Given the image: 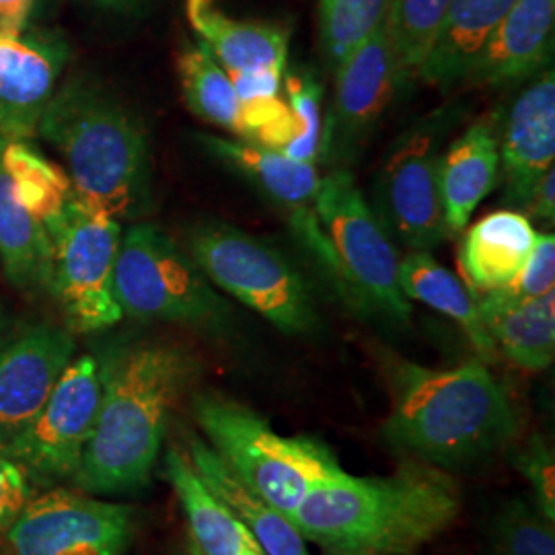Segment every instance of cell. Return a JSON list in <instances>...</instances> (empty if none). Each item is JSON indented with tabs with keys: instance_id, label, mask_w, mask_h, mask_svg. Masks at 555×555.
Wrapping results in <instances>:
<instances>
[{
	"instance_id": "cell-1",
	"label": "cell",
	"mask_w": 555,
	"mask_h": 555,
	"mask_svg": "<svg viewBox=\"0 0 555 555\" xmlns=\"http://www.w3.org/2000/svg\"><path fill=\"white\" fill-rule=\"evenodd\" d=\"M100 373V412L73 481L93 494L132 492L149 483L169 420L199 377L198 358L142 341L114 350Z\"/></svg>"
},
{
	"instance_id": "cell-2",
	"label": "cell",
	"mask_w": 555,
	"mask_h": 555,
	"mask_svg": "<svg viewBox=\"0 0 555 555\" xmlns=\"http://www.w3.org/2000/svg\"><path fill=\"white\" fill-rule=\"evenodd\" d=\"M461 511L455 479L424 461L393 474H350L311 490L291 515L305 541L337 555H412L444 533Z\"/></svg>"
},
{
	"instance_id": "cell-3",
	"label": "cell",
	"mask_w": 555,
	"mask_h": 555,
	"mask_svg": "<svg viewBox=\"0 0 555 555\" xmlns=\"http://www.w3.org/2000/svg\"><path fill=\"white\" fill-rule=\"evenodd\" d=\"M387 373L391 414L383 437L397 451L447 472L515 440V408L481 360L437 371L393 358Z\"/></svg>"
},
{
	"instance_id": "cell-4",
	"label": "cell",
	"mask_w": 555,
	"mask_h": 555,
	"mask_svg": "<svg viewBox=\"0 0 555 555\" xmlns=\"http://www.w3.org/2000/svg\"><path fill=\"white\" fill-rule=\"evenodd\" d=\"M38 137L66 165L77 198L114 219L139 217L151 190V153L144 128L112 93L73 80L54 93Z\"/></svg>"
},
{
	"instance_id": "cell-5",
	"label": "cell",
	"mask_w": 555,
	"mask_h": 555,
	"mask_svg": "<svg viewBox=\"0 0 555 555\" xmlns=\"http://www.w3.org/2000/svg\"><path fill=\"white\" fill-rule=\"evenodd\" d=\"M194 417L224 465L278 513L288 516L325 481L344 476L315 438L284 437L251 408L220 393H196Z\"/></svg>"
},
{
	"instance_id": "cell-6",
	"label": "cell",
	"mask_w": 555,
	"mask_h": 555,
	"mask_svg": "<svg viewBox=\"0 0 555 555\" xmlns=\"http://www.w3.org/2000/svg\"><path fill=\"white\" fill-rule=\"evenodd\" d=\"M318 241L313 251L354 309L408 323L412 300L399 286V254L393 237L366 202L357 179L334 169L319 181L313 199Z\"/></svg>"
},
{
	"instance_id": "cell-7",
	"label": "cell",
	"mask_w": 555,
	"mask_h": 555,
	"mask_svg": "<svg viewBox=\"0 0 555 555\" xmlns=\"http://www.w3.org/2000/svg\"><path fill=\"white\" fill-rule=\"evenodd\" d=\"M188 254L210 284L270 321L282 334L318 327L309 284L276 247L224 222H202L188 235Z\"/></svg>"
},
{
	"instance_id": "cell-8",
	"label": "cell",
	"mask_w": 555,
	"mask_h": 555,
	"mask_svg": "<svg viewBox=\"0 0 555 555\" xmlns=\"http://www.w3.org/2000/svg\"><path fill=\"white\" fill-rule=\"evenodd\" d=\"M114 293L124 315L219 327L227 305L194 258L153 224H132L119 241Z\"/></svg>"
},
{
	"instance_id": "cell-9",
	"label": "cell",
	"mask_w": 555,
	"mask_h": 555,
	"mask_svg": "<svg viewBox=\"0 0 555 555\" xmlns=\"http://www.w3.org/2000/svg\"><path fill=\"white\" fill-rule=\"evenodd\" d=\"M121 233L118 219L79 198L48 231L52 241L48 293L56 298L70 332L93 334L124 318L114 293Z\"/></svg>"
},
{
	"instance_id": "cell-10",
	"label": "cell",
	"mask_w": 555,
	"mask_h": 555,
	"mask_svg": "<svg viewBox=\"0 0 555 555\" xmlns=\"http://www.w3.org/2000/svg\"><path fill=\"white\" fill-rule=\"evenodd\" d=\"M100 362L73 358L52 393L17 437L0 444L36 486L75 479L100 412Z\"/></svg>"
},
{
	"instance_id": "cell-11",
	"label": "cell",
	"mask_w": 555,
	"mask_h": 555,
	"mask_svg": "<svg viewBox=\"0 0 555 555\" xmlns=\"http://www.w3.org/2000/svg\"><path fill=\"white\" fill-rule=\"evenodd\" d=\"M15 555H121L132 537L128 506L52 490L31 498L7 529Z\"/></svg>"
},
{
	"instance_id": "cell-12",
	"label": "cell",
	"mask_w": 555,
	"mask_h": 555,
	"mask_svg": "<svg viewBox=\"0 0 555 555\" xmlns=\"http://www.w3.org/2000/svg\"><path fill=\"white\" fill-rule=\"evenodd\" d=\"M336 91L319 157L327 165L350 163L375 132L401 82L385 23L352 48L336 66Z\"/></svg>"
},
{
	"instance_id": "cell-13",
	"label": "cell",
	"mask_w": 555,
	"mask_h": 555,
	"mask_svg": "<svg viewBox=\"0 0 555 555\" xmlns=\"http://www.w3.org/2000/svg\"><path fill=\"white\" fill-rule=\"evenodd\" d=\"M378 219L412 251H430L453 237L438 185L437 140L414 130L396 146L377 183Z\"/></svg>"
},
{
	"instance_id": "cell-14",
	"label": "cell",
	"mask_w": 555,
	"mask_h": 555,
	"mask_svg": "<svg viewBox=\"0 0 555 555\" xmlns=\"http://www.w3.org/2000/svg\"><path fill=\"white\" fill-rule=\"evenodd\" d=\"M75 358L70 330L34 325L0 348V444L38 416Z\"/></svg>"
},
{
	"instance_id": "cell-15",
	"label": "cell",
	"mask_w": 555,
	"mask_h": 555,
	"mask_svg": "<svg viewBox=\"0 0 555 555\" xmlns=\"http://www.w3.org/2000/svg\"><path fill=\"white\" fill-rule=\"evenodd\" d=\"M66 46L0 29V137L27 142L38 137L41 116L56 93Z\"/></svg>"
},
{
	"instance_id": "cell-16",
	"label": "cell",
	"mask_w": 555,
	"mask_h": 555,
	"mask_svg": "<svg viewBox=\"0 0 555 555\" xmlns=\"http://www.w3.org/2000/svg\"><path fill=\"white\" fill-rule=\"evenodd\" d=\"M500 167L504 173V199L522 208L555 163V77L554 68L543 70L518 98L504 124Z\"/></svg>"
},
{
	"instance_id": "cell-17",
	"label": "cell",
	"mask_w": 555,
	"mask_h": 555,
	"mask_svg": "<svg viewBox=\"0 0 555 555\" xmlns=\"http://www.w3.org/2000/svg\"><path fill=\"white\" fill-rule=\"evenodd\" d=\"M554 25L555 0H516L465 80L502 87L533 77L552 56Z\"/></svg>"
},
{
	"instance_id": "cell-18",
	"label": "cell",
	"mask_w": 555,
	"mask_h": 555,
	"mask_svg": "<svg viewBox=\"0 0 555 555\" xmlns=\"http://www.w3.org/2000/svg\"><path fill=\"white\" fill-rule=\"evenodd\" d=\"M185 17L202 43L229 73L286 70L291 31L278 23L229 17L217 0H183Z\"/></svg>"
},
{
	"instance_id": "cell-19",
	"label": "cell",
	"mask_w": 555,
	"mask_h": 555,
	"mask_svg": "<svg viewBox=\"0 0 555 555\" xmlns=\"http://www.w3.org/2000/svg\"><path fill=\"white\" fill-rule=\"evenodd\" d=\"M500 178L496 128L490 119L469 126L444 155H438V185L451 235L467 229L477 206Z\"/></svg>"
},
{
	"instance_id": "cell-20",
	"label": "cell",
	"mask_w": 555,
	"mask_h": 555,
	"mask_svg": "<svg viewBox=\"0 0 555 555\" xmlns=\"http://www.w3.org/2000/svg\"><path fill=\"white\" fill-rule=\"evenodd\" d=\"M537 231L518 210H496L465 231L459 268L474 297L504 288L533 251Z\"/></svg>"
},
{
	"instance_id": "cell-21",
	"label": "cell",
	"mask_w": 555,
	"mask_h": 555,
	"mask_svg": "<svg viewBox=\"0 0 555 555\" xmlns=\"http://www.w3.org/2000/svg\"><path fill=\"white\" fill-rule=\"evenodd\" d=\"M194 469L208 488L222 500L238 522L251 533L266 555H309L305 537L298 533L293 520L263 498L249 490L220 459L204 438L190 435L188 449Z\"/></svg>"
},
{
	"instance_id": "cell-22",
	"label": "cell",
	"mask_w": 555,
	"mask_h": 555,
	"mask_svg": "<svg viewBox=\"0 0 555 555\" xmlns=\"http://www.w3.org/2000/svg\"><path fill=\"white\" fill-rule=\"evenodd\" d=\"M202 146L229 167L233 173L251 181L268 198L288 208L295 222L313 215V199L318 196L319 181L315 163L288 159L280 151H272L245 140L199 137Z\"/></svg>"
},
{
	"instance_id": "cell-23",
	"label": "cell",
	"mask_w": 555,
	"mask_h": 555,
	"mask_svg": "<svg viewBox=\"0 0 555 555\" xmlns=\"http://www.w3.org/2000/svg\"><path fill=\"white\" fill-rule=\"evenodd\" d=\"M476 300L498 354L533 373L554 364L555 293L527 300H508L498 293H486Z\"/></svg>"
},
{
	"instance_id": "cell-24",
	"label": "cell",
	"mask_w": 555,
	"mask_h": 555,
	"mask_svg": "<svg viewBox=\"0 0 555 555\" xmlns=\"http://www.w3.org/2000/svg\"><path fill=\"white\" fill-rule=\"evenodd\" d=\"M515 2L453 0L433 50L417 70V79L440 89L463 82L486 41Z\"/></svg>"
},
{
	"instance_id": "cell-25",
	"label": "cell",
	"mask_w": 555,
	"mask_h": 555,
	"mask_svg": "<svg viewBox=\"0 0 555 555\" xmlns=\"http://www.w3.org/2000/svg\"><path fill=\"white\" fill-rule=\"evenodd\" d=\"M399 286L408 300L424 302L444 318L453 319L483 364L496 362L500 354L481 321L476 297L428 251H410L399 261Z\"/></svg>"
},
{
	"instance_id": "cell-26",
	"label": "cell",
	"mask_w": 555,
	"mask_h": 555,
	"mask_svg": "<svg viewBox=\"0 0 555 555\" xmlns=\"http://www.w3.org/2000/svg\"><path fill=\"white\" fill-rule=\"evenodd\" d=\"M163 472L188 516L190 537L199 552L204 555H238L249 531L198 476L188 453L179 451L178 447L169 449Z\"/></svg>"
},
{
	"instance_id": "cell-27",
	"label": "cell",
	"mask_w": 555,
	"mask_h": 555,
	"mask_svg": "<svg viewBox=\"0 0 555 555\" xmlns=\"http://www.w3.org/2000/svg\"><path fill=\"white\" fill-rule=\"evenodd\" d=\"M7 140L0 137V155ZM0 263L9 282L23 293L50 286L52 241L43 224L21 206L0 159Z\"/></svg>"
},
{
	"instance_id": "cell-28",
	"label": "cell",
	"mask_w": 555,
	"mask_h": 555,
	"mask_svg": "<svg viewBox=\"0 0 555 555\" xmlns=\"http://www.w3.org/2000/svg\"><path fill=\"white\" fill-rule=\"evenodd\" d=\"M178 75L190 112L238 139L245 103L217 59L202 43H185L178 54Z\"/></svg>"
},
{
	"instance_id": "cell-29",
	"label": "cell",
	"mask_w": 555,
	"mask_h": 555,
	"mask_svg": "<svg viewBox=\"0 0 555 555\" xmlns=\"http://www.w3.org/2000/svg\"><path fill=\"white\" fill-rule=\"evenodd\" d=\"M0 159L21 206L40 220L48 233L77 199L66 171L43 159L25 142H4Z\"/></svg>"
},
{
	"instance_id": "cell-30",
	"label": "cell",
	"mask_w": 555,
	"mask_h": 555,
	"mask_svg": "<svg viewBox=\"0 0 555 555\" xmlns=\"http://www.w3.org/2000/svg\"><path fill=\"white\" fill-rule=\"evenodd\" d=\"M453 0H389L385 31L401 79H414L433 50Z\"/></svg>"
},
{
	"instance_id": "cell-31",
	"label": "cell",
	"mask_w": 555,
	"mask_h": 555,
	"mask_svg": "<svg viewBox=\"0 0 555 555\" xmlns=\"http://www.w3.org/2000/svg\"><path fill=\"white\" fill-rule=\"evenodd\" d=\"M387 7L389 0H318L319 38L332 66L385 23Z\"/></svg>"
},
{
	"instance_id": "cell-32",
	"label": "cell",
	"mask_w": 555,
	"mask_h": 555,
	"mask_svg": "<svg viewBox=\"0 0 555 555\" xmlns=\"http://www.w3.org/2000/svg\"><path fill=\"white\" fill-rule=\"evenodd\" d=\"M282 89L286 91V103L297 119L298 132L295 140L288 142L280 153L288 159L315 163L319 159V146L323 134V87L311 70L295 68L284 73Z\"/></svg>"
},
{
	"instance_id": "cell-33",
	"label": "cell",
	"mask_w": 555,
	"mask_h": 555,
	"mask_svg": "<svg viewBox=\"0 0 555 555\" xmlns=\"http://www.w3.org/2000/svg\"><path fill=\"white\" fill-rule=\"evenodd\" d=\"M488 555H555L554 522L535 506L513 500L498 515Z\"/></svg>"
},
{
	"instance_id": "cell-34",
	"label": "cell",
	"mask_w": 555,
	"mask_h": 555,
	"mask_svg": "<svg viewBox=\"0 0 555 555\" xmlns=\"http://www.w3.org/2000/svg\"><path fill=\"white\" fill-rule=\"evenodd\" d=\"M511 455L520 476L531 483L537 511L555 522V459L547 440L529 438L522 447H515Z\"/></svg>"
},
{
	"instance_id": "cell-35",
	"label": "cell",
	"mask_w": 555,
	"mask_h": 555,
	"mask_svg": "<svg viewBox=\"0 0 555 555\" xmlns=\"http://www.w3.org/2000/svg\"><path fill=\"white\" fill-rule=\"evenodd\" d=\"M555 237L552 233H537L531 256L520 268L515 280L498 288L500 297L508 300H527L555 293Z\"/></svg>"
},
{
	"instance_id": "cell-36",
	"label": "cell",
	"mask_w": 555,
	"mask_h": 555,
	"mask_svg": "<svg viewBox=\"0 0 555 555\" xmlns=\"http://www.w3.org/2000/svg\"><path fill=\"white\" fill-rule=\"evenodd\" d=\"M31 500V481L0 447V531H7Z\"/></svg>"
},
{
	"instance_id": "cell-37",
	"label": "cell",
	"mask_w": 555,
	"mask_h": 555,
	"mask_svg": "<svg viewBox=\"0 0 555 555\" xmlns=\"http://www.w3.org/2000/svg\"><path fill=\"white\" fill-rule=\"evenodd\" d=\"M284 73L286 70L263 68V70H251V73H235V75H229V77L233 80L238 100H270V98L280 95Z\"/></svg>"
},
{
	"instance_id": "cell-38",
	"label": "cell",
	"mask_w": 555,
	"mask_h": 555,
	"mask_svg": "<svg viewBox=\"0 0 555 555\" xmlns=\"http://www.w3.org/2000/svg\"><path fill=\"white\" fill-rule=\"evenodd\" d=\"M522 215L527 219L554 222L555 219V169H550L537 181L533 192L522 204Z\"/></svg>"
},
{
	"instance_id": "cell-39",
	"label": "cell",
	"mask_w": 555,
	"mask_h": 555,
	"mask_svg": "<svg viewBox=\"0 0 555 555\" xmlns=\"http://www.w3.org/2000/svg\"><path fill=\"white\" fill-rule=\"evenodd\" d=\"M36 0H0V29L23 31Z\"/></svg>"
},
{
	"instance_id": "cell-40",
	"label": "cell",
	"mask_w": 555,
	"mask_h": 555,
	"mask_svg": "<svg viewBox=\"0 0 555 555\" xmlns=\"http://www.w3.org/2000/svg\"><path fill=\"white\" fill-rule=\"evenodd\" d=\"M17 336V325H15V319L9 315V311L2 307L0 302V348L11 341L13 337Z\"/></svg>"
},
{
	"instance_id": "cell-41",
	"label": "cell",
	"mask_w": 555,
	"mask_h": 555,
	"mask_svg": "<svg viewBox=\"0 0 555 555\" xmlns=\"http://www.w3.org/2000/svg\"><path fill=\"white\" fill-rule=\"evenodd\" d=\"M238 555H266L261 552V547H259L258 543L254 541V537L251 533L245 537V541H243V547H241V552Z\"/></svg>"
},
{
	"instance_id": "cell-42",
	"label": "cell",
	"mask_w": 555,
	"mask_h": 555,
	"mask_svg": "<svg viewBox=\"0 0 555 555\" xmlns=\"http://www.w3.org/2000/svg\"><path fill=\"white\" fill-rule=\"evenodd\" d=\"M173 555H204V554H202V552H199L198 545H196V543H194V539H192V537H188V539H185V543H183V545H181V547H179L178 552H176V554H173Z\"/></svg>"
},
{
	"instance_id": "cell-43",
	"label": "cell",
	"mask_w": 555,
	"mask_h": 555,
	"mask_svg": "<svg viewBox=\"0 0 555 555\" xmlns=\"http://www.w3.org/2000/svg\"><path fill=\"white\" fill-rule=\"evenodd\" d=\"M93 2H100L105 7H130V4H137L139 0H93Z\"/></svg>"
},
{
	"instance_id": "cell-44",
	"label": "cell",
	"mask_w": 555,
	"mask_h": 555,
	"mask_svg": "<svg viewBox=\"0 0 555 555\" xmlns=\"http://www.w3.org/2000/svg\"><path fill=\"white\" fill-rule=\"evenodd\" d=\"M332 555H337V554H332Z\"/></svg>"
}]
</instances>
